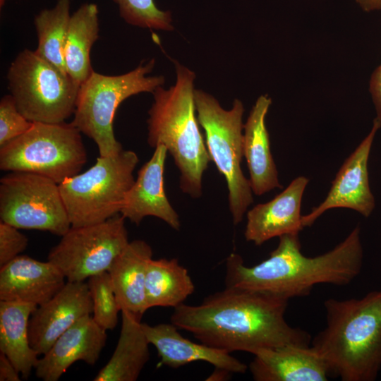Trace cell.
Instances as JSON below:
<instances>
[{
  "instance_id": "6da1fadb",
  "label": "cell",
  "mask_w": 381,
  "mask_h": 381,
  "mask_svg": "<svg viewBox=\"0 0 381 381\" xmlns=\"http://www.w3.org/2000/svg\"><path fill=\"white\" fill-rule=\"evenodd\" d=\"M289 300L241 288L226 286L198 305L176 307L171 323L201 343L225 351L254 354L284 345L308 346L310 334L288 324Z\"/></svg>"
},
{
  "instance_id": "7a4b0ae2",
  "label": "cell",
  "mask_w": 381,
  "mask_h": 381,
  "mask_svg": "<svg viewBox=\"0 0 381 381\" xmlns=\"http://www.w3.org/2000/svg\"><path fill=\"white\" fill-rule=\"evenodd\" d=\"M360 234L357 226L332 250L315 257L301 253L298 234H284L279 237L278 246L269 258L252 267L246 266L238 254L231 253L226 262V286L289 301L309 295L316 284H349L363 266Z\"/></svg>"
},
{
  "instance_id": "3957f363",
  "label": "cell",
  "mask_w": 381,
  "mask_h": 381,
  "mask_svg": "<svg viewBox=\"0 0 381 381\" xmlns=\"http://www.w3.org/2000/svg\"><path fill=\"white\" fill-rule=\"evenodd\" d=\"M326 325L310 346L342 381H373L381 368V290L324 302Z\"/></svg>"
},
{
  "instance_id": "277c9868",
  "label": "cell",
  "mask_w": 381,
  "mask_h": 381,
  "mask_svg": "<svg viewBox=\"0 0 381 381\" xmlns=\"http://www.w3.org/2000/svg\"><path fill=\"white\" fill-rule=\"evenodd\" d=\"M176 83L152 92L148 111L147 142L150 147L164 145L180 171V188L193 198L202 192V175L211 159L199 128L195 104V74L175 61Z\"/></svg>"
},
{
  "instance_id": "5b68a950",
  "label": "cell",
  "mask_w": 381,
  "mask_h": 381,
  "mask_svg": "<svg viewBox=\"0 0 381 381\" xmlns=\"http://www.w3.org/2000/svg\"><path fill=\"white\" fill-rule=\"evenodd\" d=\"M155 59L118 75L93 72L78 90L72 123L97 145L99 156L109 157L123 150L116 140L113 121L118 107L131 96L151 92L164 83L162 75H148Z\"/></svg>"
},
{
  "instance_id": "8992f818",
  "label": "cell",
  "mask_w": 381,
  "mask_h": 381,
  "mask_svg": "<svg viewBox=\"0 0 381 381\" xmlns=\"http://www.w3.org/2000/svg\"><path fill=\"white\" fill-rule=\"evenodd\" d=\"M195 104L211 161L226 181L229 207L233 222L237 225L253 202L250 181L241 167L243 157V104L235 99L231 109H224L212 95L196 89Z\"/></svg>"
},
{
  "instance_id": "52a82bcc",
  "label": "cell",
  "mask_w": 381,
  "mask_h": 381,
  "mask_svg": "<svg viewBox=\"0 0 381 381\" xmlns=\"http://www.w3.org/2000/svg\"><path fill=\"white\" fill-rule=\"evenodd\" d=\"M138 161L135 152L123 149L112 156H99L87 171L59 183L71 226L100 223L119 214Z\"/></svg>"
},
{
  "instance_id": "ba28073f",
  "label": "cell",
  "mask_w": 381,
  "mask_h": 381,
  "mask_svg": "<svg viewBox=\"0 0 381 381\" xmlns=\"http://www.w3.org/2000/svg\"><path fill=\"white\" fill-rule=\"evenodd\" d=\"M87 158L81 133L72 123L35 122L0 147L1 170L30 172L59 184L79 174Z\"/></svg>"
},
{
  "instance_id": "9c48e42d",
  "label": "cell",
  "mask_w": 381,
  "mask_h": 381,
  "mask_svg": "<svg viewBox=\"0 0 381 381\" xmlns=\"http://www.w3.org/2000/svg\"><path fill=\"white\" fill-rule=\"evenodd\" d=\"M6 78L10 95L30 121L59 123L73 115L80 85L35 51H21Z\"/></svg>"
},
{
  "instance_id": "30bf717a",
  "label": "cell",
  "mask_w": 381,
  "mask_h": 381,
  "mask_svg": "<svg viewBox=\"0 0 381 381\" xmlns=\"http://www.w3.org/2000/svg\"><path fill=\"white\" fill-rule=\"evenodd\" d=\"M0 217L19 229L59 236L71 227L59 183L30 172L11 171L1 179Z\"/></svg>"
},
{
  "instance_id": "8fae6325",
  "label": "cell",
  "mask_w": 381,
  "mask_h": 381,
  "mask_svg": "<svg viewBox=\"0 0 381 381\" xmlns=\"http://www.w3.org/2000/svg\"><path fill=\"white\" fill-rule=\"evenodd\" d=\"M61 237L47 260L59 268L67 282H85L108 271L129 243L125 217L119 214L100 223L71 226Z\"/></svg>"
},
{
  "instance_id": "7c38bea8",
  "label": "cell",
  "mask_w": 381,
  "mask_h": 381,
  "mask_svg": "<svg viewBox=\"0 0 381 381\" xmlns=\"http://www.w3.org/2000/svg\"><path fill=\"white\" fill-rule=\"evenodd\" d=\"M380 128L381 123L375 118L368 134L341 166L325 199L310 213L302 215L303 227L312 226L325 211L333 208L351 209L365 217L372 214L375 201L370 188L368 164L375 136Z\"/></svg>"
},
{
  "instance_id": "4fadbf2b",
  "label": "cell",
  "mask_w": 381,
  "mask_h": 381,
  "mask_svg": "<svg viewBox=\"0 0 381 381\" xmlns=\"http://www.w3.org/2000/svg\"><path fill=\"white\" fill-rule=\"evenodd\" d=\"M92 312L87 283L67 282L50 300L37 306L29 320V339L39 356L76 322Z\"/></svg>"
},
{
  "instance_id": "5bb4252c",
  "label": "cell",
  "mask_w": 381,
  "mask_h": 381,
  "mask_svg": "<svg viewBox=\"0 0 381 381\" xmlns=\"http://www.w3.org/2000/svg\"><path fill=\"white\" fill-rule=\"evenodd\" d=\"M106 332L90 315L84 316L39 358L35 368L36 377L44 381H57L77 361L95 365L106 344Z\"/></svg>"
},
{
  "instance_id": "9a60e30c",
  "label": "cell",
  "mask_w": 381,
  "mask_h": 381,
  "mask_svg": "<svg viewBox=\"0 0 381 381\" xmlns=\"http://www.w3.org/2000/svg\"><path fill=\"white\" fill-rule=\"evenodd\" d=\"M167 148L159 145L139 170L137 179L126 194L120 214L139 225L147 216L157 217L172 229L181 227L179 216L171 205L164 188Z\"/></svg>"
},
{
  "instance_id": "2e32d148",
  "label": "cell",
  "mask_w": 381,
  "mask_h": 381,
  "mask_svg": "<svg viewBox=\"0 0 381 381\" xmlns=\"http://www.w3.org/2000/svg\"><path fill=\"white\" fill-rule=\"evenodd\" d=\"M308 182L307 177L298 176L272 200L248 210L244 231L246 240L260 246L274 237L299 234L304 228L301 207Z\"/></svg>"
},
{
  "instance_id": "e0dca14e",
  "label": "cell",
  "mask_w": 381,
  "mask_h": 381,
  "mask_svg": "<svg viewBox=\"0 0 381 381\" xmlns=\"http://www.w3.org/2000/svg\"><path fill=\"white\" fill-rule=\"evenodd\" d=\"M0 301L40 306L66 284L63 273L49 261L20 255L0 267Z\"/></svg>"
},
{
  "instance_id": "ac0fdd59",
  "label": "cell",
  "mask_w": 381,
  "mask_h": 381,
  "mask_svg": "<svg viewBox=\"0 0 381 381\" xmlns=\"http://www.w3.org/2000/svg\"><path fill=\"white\" fill-rule=\"evenodd\" d=\"M248 368L255 381H327V363L310 345H284L262 349Z\"/></svg>"
},
{
  "instance_id": "d6986e66",
  "label": "cell",
  "mask_w": 381,
  "mask_h": 381,
  "mask_svg": "<svg viewBox=\"0 0 381 381\" xmlns=\"http://www.w3.org/2000/svg\"><path fill=\"white\" fill-rule=\"evenodd\" d=\"M144 333L157 351L160 363L178 368L188 363L204 361L230 373H245L248 366L230 353L183 337L172 323L150 325L142 322Z\"/></svg>"
},
{
  "instance_id": "ffe728a7",
  "label": "cell",
  "mask_w": 381,
  "mask_h": 381,
  "mask_svg": "<svg viewBox=\"0 0 381 381\" xmlns=\"http://www.w3.org/2000/svg\"><path fill=\"white\" fill-rule=\"evenodd\" d=\"M272 104L267 95H260L253 106L243 126V157L250 174L253 193L261 195L281 188L273 159L265 118Z\"/></svg>"
},
{
  "instance_id": "44dd1931",
  "label": "cell",
  "mask_w": 381,
  "mask_h": 381,
  "mask_svg": "<svg viewBox=\"0 0 381 381\" xmlns=\"http://www.w3.org/2000/svg\"><path fill=\"white\" fill-rule=\"evenodd\" d=\"M152 259L150 246L145 241L134 240L129 241L108 270L121 312H129L141 319L148 310L145 278Z\"/></svg>"
},
{
  "instance_id": "7402d4cb",
  "label": "cell",
  "mask_w": 381,
  "mask_h": 381,
  "mask_svg": "<svg viewBox=\"0 0 381 381\" xmlns=\"http://www.w3.org/2000/svg\"><path fill=\"white\" fill-rule=\"evenodd\" d=\"M121 328L115 350L95 381H135L150 359V343L141 319L121 311Z\"/></svg>"
},
{
  "instance_id": "603a6c76",
  "label": "cell",
  "mask_w": 381,
  "mask_h": 381,
  "mask_svg": "<svg viewBox=\"0 0 381 381\" xmlns=\"http://www.w3.org/2000/svg\"><path fill=\"white\" fill-rule=\"evenodd\" d=\"M37 306L0 301V352L8 358L24 379L30 377L39 360L29 339V320Z\"/></svg>"
},
{
  "instance_id": "cb8c5ba5",
  "label": "cell",
  "mask_w": 381,
  "mask_h": 381,
  "mask_svg": "<svg viewBox=\"0 0 381 381\" xmlns=\"http://www.w3.org/2000/svg\"><path fill=\"white\" fill-rule=\"evenodd\" d=\"M99 9L95 3H85L71 14L64 45L66 71L81 85L93 72L90 51L99 38Z\"/></svg>"
},
{
  "instance_id": "d4e9b609",
  "label": "cell",
  "mask_w": 381,
  "mask_h": 381,
  "mask_svg": "<svg viewBox=\"0 0 381 381\" xmlns=\"http://www.w3.org/2000/svg\"><path fill=\"white\" fill-rule=\"evenodd\" d=\"M195 290L186 268L176 258L152 259L147 265L145 296L148 309L176 307L183 303Z\"/></svg>"
},
{
  "instance_id": "484cf974",
  "label": "cell",
  "mask_w": 381,
  "mask_h": 381,
  "mask_svg": "<svg viewBox=\"0 0 381 381\" xmlns=\"http://www.w3.org/2000/svg\"><path fill=\"white\" fill-rule=\"evenodd\" d=\"M71 5V0H57L54 7L42 9L34 19L37 37L35 52L65 73L64 50Z\"/></svg>"
},
{
  "instance_id": "4316f807",
  "label": "cell",
  "mask_w": 381,
  "mask_h": 381,
  "mask_svg": "<svg viewBox=\"0 0 381 381\" xmlns=\"http://www.w3.org/2000/svg\"><path fill=\"white\" fill-rule=\"evenodd\" d=\"M87 283L92 298L93 320L106 331L114 329L118 323L121 308L109 272L94 275Z\"/></svg>"
},
{
  "instance_id": "83f0119b",
  "label": "cell",
  "mask_w": 381,
  "mask_h": 381,
  "mask_svg": "<svg viewBox=\"0 0 381 381\" xmlns=\"http://www.w3.org/2000/svg\"><path fill=\"white\" fill-rule=\"evenodd\" d=\"M119 8L120 16L127 23L143 28L171 31V14L159 9L154 0H112Z\"/></svg>"
},
{
  "instance_id": "f1b7e54d",
  "label": "cell",
  "mask_w": 381,
  "mask_h": 381,
  "mask_svg": "<svg viewBox=\"0 0 381 381\" xmlns=\"http://www.w3.org/2000/svg\"><path fill=\"white\" fill-rule=\"evenodd\" d=\"M32 123L19 111L11 95L1 99L0 147L25 133Z\"/></svg>"
},
{
  "instance_id": "f546056e",
  "label": "cell",
  "mask_w": 381,
  "mask_h": 381,
  "mask_svg": "<svg viewBox=\"0 0 381 381\" xmlns=\"http://www.w3.org/2000/svg\"><path fill=\"white\" fill-rule=\"evenodd\" d=\"M18 229L2 221L0 222V267L20 255L28 246V238Z\"/></svg>"
},
{
  "instance_id": "4dcf8cb0",
  "label": "cell",
  "mask_w": 381,
  "mask_h": 381,
  "mask_svg": "<svg viewBox=\"0 0 381 381\" xmlns=\"http://www.w3.org/2000/svg\"><path fill=\"white\" fill-rule=\"evenodd\" d=\"M369 92L375 108V119L381 123V64L374 70L370 76Z\"/></svg>"
},
{
  "instance_id": "1f68e13d",
  "label": "cell",
  "mask_w": 381,
  "mask_h": 381,
  "mask_svg": "<svg viewBox=\"0 0 381 381\" xmlns=\"http://www.w3.org/2000/svg\"><path fill=\"white\" fill-rule=\"evenodd\" d=\"M20 373L4 353H0V381H20Z\"/></svg>"
},
{
  "instance_id": "d6a6232c",
  "label": "cell",
  "mask_w": 381,
  "mask_h": 381,
  "mask_svg": "<svg viewBox=\"0 0 381 381\" xmlns=\"http://www.w3.org/2000/svg\"><path fill=\"white\" fill-rule=\"evenodd\" d=\"M362 10L366 12L381 9V0H356Z\"/></svg>"
},
{
  "instance_id": "836d02e7",
  "label": "cell",
  "mask_w": 381,
  "mask_h": 381,
  "mask_svg": "<svg viewBox=\"0 0 381 381\" xmlns=\"http://www.w3.org/2000/svg\"><path fill=\"white\" fill-rule=\"evenodd\" d=\"M6 0H0V7L1 8H2L4 6V4L6 3Z\"/></svg>"
}]
</instances>
